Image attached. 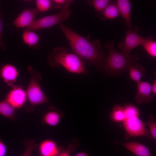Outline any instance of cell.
<instances>
[{"label": "cell", "instance_id": "22", "mask_svg": "<svg viewBox=\"0 0 156 156\" xmlns=\"http://www.w3.org/2000/svg\"><path fill=\"white\" fill-rule=\"evenodd\" d=\"M126 118L134 117H139L140 113L138 108L135 105L128 104L123 107Z\"/></svg>", "mask_w": 156, "mask_h": 156}, {"label": "cell", "instance_id": "1", "mask_svg": "<svg viewBox=\"0 0 156 156\" xmlns=\"http://www.w3.org/2000/svg\"><path fill=\"white\" fill-rule=\"evenodd\" d=\"M59 28L66 37L74 53L82 60L95 65L102 71L106 57L99 39L90 41L89 38H85L65 26L63 23Z\"/></svg>", "mask_w": 156, "mask_h": 156}, {"label": "cell", "instance_id": "3", "mask_svg": "<svg viewBox=\"0 0 156 156\" xmlns=\"http://www.w3.org/2000/svg\"><path fill=\"white\" fill-rule=\"evenodd\" d=\"M48 59L52 67L62 66L73 73L86 74L88 73L83 60L75 53L68 52L64 47L55 48L49 54Z\"/></svg>", "mask_w": 156, "mask_h": 156}, {"label": "cell", "instance_id": "16", "mask_svg": "<svg viewBox=\"0 0 156 156\" xmlns=\"http://www.w3.org/2000/svg\"><path fill=\"white\" fill-rule=\"evenodd\" d=\"M130 79L136 83L140 81L146 72V70L137 61L134 62L129 68Z\"/></svg>", "mask_w": 156, "mask_h": 156}, {"label": "cell", "instance_id": "20", "mask_svg": "<svg viewBox=\"0 0 156 156\" xmlns=\"http://www.w3.org/2000/svg\"><path fill=\"white\" fill-rule=\"evenodd\" d=\"M0 114L11 120L15 118V109L5 101H0Z\"/></svg>", "mask_w": 156, "mask_h": 156}, {"label": "cell", "instance_id": "4", "mask_svg": "<svg viewBox=\"0 0 156 156\" xmlns=\"http://www.w3.org/2000/svg\"><path fill=\"white\" fill-rule=\"evenodd\" d=\"M27 69L30 79L26 92L29 103L31 105L34 106L49 103V100L39 83L42 79L41 75L31 66H28Z\"/></svg>", "mask_w": 156, "mask_h": 156}, {"label": "cell", "instance_id": "12", "mask_svg": "<svg viewBox=\"0 0 156 156\" xmlns=\"http://www.w3.org/2000/svg\"><path fill=\"white\" fill-rule=\"evenodd\" d=\"M119 14L124 20L128 28L133 29L131 21V4L130 0H117L115 1Z\"/></svg>", "mask_w": 156, "mask_h": 156}, {"label": "cell", "instance_id": "19", "mask_svg": "<svg viewBox=\"0 0 156 156\" xmlns=\"http://www.w3.org/2000/svg\"><path fill=\"white\" fill-rule=\"evenodd\" d=\"M109 118L112 122H123L126 119L123 107L118 105L114 106L110 113Z\"/></svg>", "mask_w": 156, "mask_h": 156}, {"label": "cell", "instance_id": "28", "mask_svg": "<svg viewBox=\"0 0 156 156\" xmlns=\"http://www.w3.org/2000/svg\"><path fill=\"white\" fill-rule=\"evenodd\" d=\"M1 3L0 2V6ZM3 27V21L2 16V12L0 9V47L4 50L6 49V47L2 39V32Z\"/></svg>", "mask_w": 156, "mask_h": 156}, {"label": "cell", "instance_id": "24", "mask_svg": "<svg viewBox=\"0 0 156 156\" xmlns=\"http://www.w3.org/2000/svg\"><path fill=\"white\" fill-rule=\"evenodd\" d=\"M149 118V121L145 123L146 125L149 127V132L153 139H156V119L154 115L152 114H149L148 115Z\"/></svg>", "mask_w": 156, "mask_h": 156}, {"label": "cell", "instance_id": "14", "mask_svg": "<svg viewBox=\"0 0 156 156\" xmlns=\"http://www.w3.org/2000/svg\"><path fill=\"white\" fill-rule=\"evenodd\" d=\"M120 144L136 156H153L148 148L140 143L132 141Z\"/></svg>", "mask_w": 156, "mask_h": 156}, {"label": "cell", "instance_id": "31", "mask_svg": "<svg viewBox=\"0 0 156 156\" xmlns=\"http://www.w3.org/2000/svg\"><path fill=\"white\" fill-rule=\"evenodd\" d=\"M151 89L152 93L154 95L156 94V80H155L152 85H151Z\"/></svg>", "mask_w": 156, "mask_h": 156}, {"label": "cell", "instance_id": "2", "mask_svg": "<svg viewBox=\"0 0 156 156\" xmlns=\"http://www.w3.org/2000/svg\"><path fill=\"white\" fill-rule=\"evenodd\" d=\"M114 43L113 41H108L105 44V47L108 49V54L102 70L112 77L120 75L140 58L138 54L131 55L118 52L114 49Z\"/></svg>", "mask_w": 156, "mask_h": 156}, {"label": "cell", "instance_id": "15", "mask_svg": "<svg viewBox=\"0 0 156 156\" xmlns=\"http://www.w3.org/2000/svg\"><path fill=\"white\" fill-rule=\"evenodd\" d=\"M61 112L53 107H50L43 118V122L51 126L57 125L60 122Z\"/></svg>", "mask_w": 156, "mask_h": 156}, {"label": "cell", "instance_id": "23", "mask_svg": "<svg viewBox=\"0 0 156 156\" xmlns=\"http://www.w3.org/2000/svg\"><path fill=\"white\" fill-rule=\"evenodd\" d=\"M86 2L92 6L96 11L99 12H102L111 1L110 0H87Z\"/></svg>", "mask_w": 156, "mask_h": 156}, {"label": "cell", "instance_id": "25", "mask_svg": "<svg viewBox=\"0 0 156 156\" xmlns=\"http://www.w3.org/2000/svg\"><path fill=\"white\" fill-rule=\"evenodd\" d=\"M35 3L36 8L40 13L45 12L53 7L51 0H36Z\"/></svg>", "mask_w": 156, "mask_h": 156}, {"label": "cell", "instance_id": "7", "mask_svg": "<svg viewBox=\"0 0 156 156\" xmlns=\"http://www.w3.org/2000/svg\"><path fill=\"white\" fill-rule=\"evenodd\" d=\"M138 28L136 27L135 31L128 29L125 33V39L122 42H119L118 47L122 53L129 54L133 49L142 45L146 40L147 38H144L138 33Z\"/></svg>", "mask_w": 156, "mask_h": 156}, {"label": "cell", "instance_id": "17", "mask_svg": "<svg viewBox=\"0 0 156 156\" xmlns=\"http://www.w3.org/2000/svg\"><path fill=\"white\" fill-rule=\"evenodd\" d=\"M22 37L24 43L29 47H36L40 40L39 36L35 31L25 29L23 31Z\"/></svg>", "mask_w": 156, "mask_h": 156}, {"label": "cell", "instance_id": "8", "mask_svg": "<svg viewBox=\"0 0 156 156\" xmlns=\"http://www.w3.org/2000/svg\"><path fill=\"white\" fill-rule=\"evenodd\" d=\"M40 13L36 8H25L11 23L18 28L27 27L36 20L37 15Z\"/></svg>", "mask_w": 156, "mask_h": 156}, {"label": "cell", "instance_id": "5", "mask_svg": "<svg viewBox=\"0 0 156 156\" xmlns=\"http://www.w3.org/2000/svg\"><path fill=\"white\" fill-rule=\"evenodd\" d=\"M70 5L69 4L66 5L57 13L36 19L31 25L25 29L35 31L63 23L70 15L71 11L69 8Z\"/></svg>", "mask_w": 156, "mask_h": 156}, {"label": "cell", "instance_id": "6", "mask_svg": "<svg viewBox=\"0 0 156 156\" xmlns=\"http://www.w3.org/2000/svg\"><path fill=\"white\" fill-rule=\"evenodd\" d=\"M125 130V137L128 140L131 137H145L153 139L144 122L139 117H134L126 118L122 122Z\"/></svg>", "mask_w": 156, "mask_h": 156}, {"label": "cell", "instance_id": "11", "mask_svg": "<svg viewBox=\"0 0 156 156\" xmlns=\"http://www.w3.org/2000/svg\"><path fill=\"white\" fill-rule=\"evenodd\" d=\"M18 73L15 66L10 64L4 65L0 70V75L4 81L9 86H13L16 80Z\"/></svg>", "mask_w": 156, "mask_h": 156}, {"label": "cell", "instance_id": "10", "mask_svg": "<svg viewBox=\"0 0 156 156\" xmlns=\"http://www.w3.org/2000/svg\"><path fill=\"white\" fill-rule=\"evenodd\" d=\"M137 92L135 98L139 104H148L151 102L154 98L152 93L151 84L146 81H140L136 83Z\"/></svg>", "mask_w": 156, "mask_h": 156}, {"label": "cell", "instance_id": "26", "mask_svg": "<svg viewBox=\"0 0 156 156\" xmlns=\"http://www.w3.org/2000/svg\"><path fill=\"white\" fill-rule=\"evenodd\" d=\"M25 146V150L22 156H31V153L38 145L34 140L27 139L24 142Z\"/></svg>", "mask_w": 156, "mask_h": 156}, {"label": "cell", "instance_id": "21", "mask_svg": "<svg viewBox=\"0 0 156 156\" xmlns=\"http://www.w3.org/2000/svg\"><path fill=\"white\" fill-rule=\"evenodd\" d=\"M144 49L151 57H156V42L152 40V37L149 36L146 40L142 44Z\"/></svg>", "mask_w": 156, "mask_h": 156}, {"label": "cell", "instance_id": "18", "mask_svg": "<svg viewBox=\"0 0 156 156\" xmlns=\"http://www.w3.org/2000/svg\"><path fill=\"white\" fill-rule=\"evenodd\" d=\"M119 14L116 1H111L102 12L101 17L103 19H113L117 18Z\"/></svg>", "mask_w": 156, "mask_h": 156}, {"label": "cell", "instance_id": "13", "mask_svg": "<svg viewBox=\"0 0 156 156\" xmlns=\"http://www.w3.org/2000/svg\"><path fill=\"white\" fill-rule=\"evenodd\" d=\"M38 149L41 156H58L60 153L56 143L49 139L42 141L38 146Z\"/></svg>", "mask_w": 156, "mask_h": 156}, {"label": "cell", "instance_id": "30", "mask_svg": "<svg viewBox=\"0 0 156 156\" xmlns=\"http://www.w3.org/2000/svg\"><path fill=\"white\" fill-rule=\"evenodd\" d=\"M7 152V148L5 144L0 140V156H5Z\"/></svg>", "mask_w": 156, "mask_h": 156}, {"label": "cell", "instance_id": "29", "mask_svg": "<svg viewBox=\"0 0 156 156\" xmlns=\"http://www.w3.org/2000/svg\"><path fill=\"white\" fill-rule=\"evenodd\" d=\"M74 144L71 143L69 145L68 148L64 151L60 153L58 156H70V153L72 150H74L76 147Z\"/></svg>", "mask_w": 156, "mask_h": 156}, {"label": "cell", "instance_id": "9", "mask_svg": "<svg viewBox=\"0 0 156 156\" xmlns=\"http://www.w3.org/2000/svg\"><path fill=\"white\" fill-rule=\"evenodd\" d=\"M27 99L26 91L22 87L13 86L7 94L5 101L15 109L22 107L25 103Z\"/></svg>", "mask_w": 156, "mask_h": 156}, {"label": "cell", "instance_id": "27", "mask_svg": "<svg viewBox=\"0 0 156 156\" xmlns=\"http://www.w3.org/2000/svg\"><path fill=\"white\" fill-rule=\"evenodd\" d=\"M52 6L56 8L62 9L67 5H71L73 2L72 0H51Z\"/></svg>", "mask_w": 156, "mask_h": 156}, {"label": "cell", "instance_id": "32", "mask_svg": "<svg viewBox=\"0 0 156 156\" xmlns=\"http://www.w3.org/2000/svg\"><path fill=\"white\" fill-rule=\"evenodd\" d=\"M74 156H89L86 152H79L76 154Z\"/></svg>", "mask_w": 156, "mask_h": 156}]
</instances>
